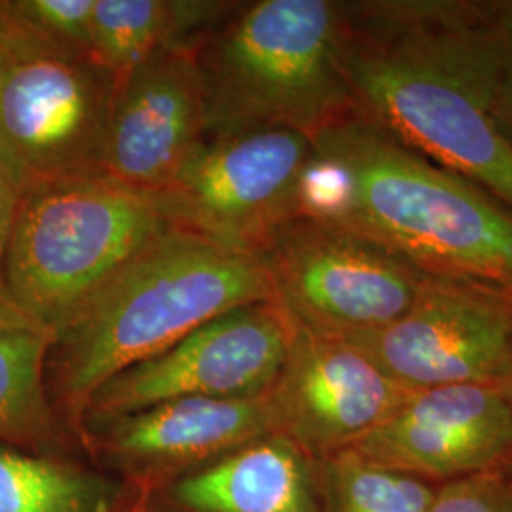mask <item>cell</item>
<instances>
[{
  "label": "cell",
  "instance_id": "obj_22",
  "mask_svg": "<svg viewBox=\"0 0 512 512\" xmlns=\"http://www.w3.org/2000/svg\"><path fill=\"white\" fill-rule=\"evenodd\" d=\"M93 2L95 0H8V6L48 37L90 55Z\"/></svg>",
  "mask_w": 512,
  "mask_h": 512
},
{
  "label": "cell",
  "instance_id": "obj_20",
  "mask_svg": "<svg viewBox=\"0 0 512 512\" xmlns=\"http://www.w3.org/2000/svg\"><path fill=\"white\" fill-rule=\"evenodd\" d=\"M353 202V181L346 165L313 147L294 190V217L342 226Z\"/></svg>",
  "mask_w": 512,
  "mask_h": 512
},
{
  "label": "cell",
  "instance_id": "obj_18",
  "mask_svg": "<svg viewBox=\"0 0 512 512\" xmlns=\"http://www.w3.org/2000/svg\"><path fill=\"white\" fill-rule=\"evenodd\" d=\"M323 512H429L437 486L344 450L315 459Z\"/></svg>",
  "mask_w": 512,
  "mask_h": 512
},
{
  "label": "cell",
  "instance_id": "obj_24",
  "mask_svg": "<svg viewBox=\"0 0 512 512\" xmlns=\"http://www.w3.org/2000/svg\"><path fill=\"white\" fill-rule=\"evenodd\" d=\"M19 194H21V186L10 175H0V294H4L6 256H8V245H10V234H12Z\"/></svg>",
  "mask_w": 512,
  "mask_h": 512
},
{
  "label": "cell",
  "instance_id": "obj_1",
  "mask_svg": "<svg viewBox=\"0 0 512 512\" xmlns=\"http://www.w3.org/2000/svg\"><path fill=\"white\" fill-rule=\"evenodd\" d=\"M495 2H342L353 112L512 209V137L495 101Z\"/></svg>",
  "mask_w": 512,
  "mask_h": 512
},
{
  "label": "cell",
  "instance_id": "obj_11",
  "mask_svg": "<svg viewBox=\"0 0 512 512\" xmlns=\"http://www.w3.org/2000/svg\"><path fill=\"white\" fill-rule=\"evenodd\" d=\"M408 391L348 342L294 321L287 361L266 401L277 435L325 459L384 423Z\"/></svg>",
  "mask_w": 512,
  "mask_h": 512
},
{
  "label": "cell",
  "instance_id": "obj_8",
  "mask_svg": "<svg viewBox=\"0 0 512 512\" xmlns=\"http://www.w3.org/2000/svg\"><path fill=\"white\" fill-rule=\"evenodd\" d=\"M258 258L291 319L334 338L395 323L425 277L372 239L302 217L285 222Z\"/></svg>",
  "mask_w": 512,
  "mask_h": 512
},
{
  "label": "cell",
  "instance_id": "obj_12",
  "mask_svg": "<svg viewBox=\"0 0 512 512\" xmlns=\"http://www.w3.org/2000/svg\"><path fill=\"white\" fill-rule=\"evenodd\" d=\"M348 450L435 486L494 469L512 459V387L408 391L384 423Z\"/></svg>",
  "mask_w": 512,
  "mask_h": 512
},
{
  "label": "cell",
  "instance_id": "obj_21",
  "mask_svg": "<svg viewBox=\"0 0 512 512\" xmlns=\"http://www.w3.org/2000/svg\"><path fill=\"white\" fill-rule=\"evenodd\" d=\"M429 512H512V459L494 469L439 484Z\"/></svg>",
  "mask_w": 512,
  "mask_h": 512
},
{
  "label": "cell",
  "instance_id": "obj_15",
  "mask_svg": "<svg viewBox=\"0 0 512 512\" xmlns=\"http://www.w3.org/2000/svg\"><path fill=\"white\" fill-rule=\"evenodd\" d=\"M173 497L192 512H323L315 459L277 433L186 476Z\"/></svg>",
  "mask_w": 512,
  "mask_h": 512
},
{
  "label": "cell",
  "instance_id": "obj_6",
  "mask_svg": "<svg viewBox=\"0 0 512 512\" xmlns=\"http://www.w3.org/2000/svg\"><path fill=\"white\" fill-rule=\"evenodd\" d=\"M114 78L0 0V160L23 188L103 175Z\"/></svg>",
  "mask_w": 512,
  "mask_h": 512
},
{
  "label": "cell",
  "instance_id": "obj_9",
  "mask_svg": "<svg viewBox=\"0 0 512 512\" xmlns=\"http://www.w3.org/2000/svg\"><path fill=\"white\" fill-rule=\"evenodd\" d=\"M294 321L277 302L245 304L101 385L84 414L109 420L184 397L258 399L287 361Z\"/></svg>",
  "mask_w": 512,
  "mask_h": 512
},
{
  "label": "cell",
  "instance_id": "obj_25",
  "mask_svg": "<svg viewBox=\"0 0 512 512\" xmlns=\"http://www.w3.org/2000/svg\"><path fill=\"white\" fill-rule=\"evenodd\" d=\"M0 175H10L12 177V173L6 169V165L2 164V160H0ZM14 179V177H12ZM16 181V179H14Z\"/></svg>",
  "mask_w": 512,
  "mask_h": 512
},
{
  "label": "cell",
  "instance_id": "obj_14",
  "mask_svg": "<svg viewBox=\"0 0 512 512\" xmlns=\"http://www.w3.org/2000/svg\"><path fill=\"white\" fill-rule=\"evenodd\" d=\"M107 423L109 444L122 456L150 463H192L230 454L272 435L274 421L264 397H184L154 404Z\"/></svg>",
  "mask_w": 512,
  "mask_h": 512
},
{
  "label": "cell",
  "instance_id": "obj_16",
  "mask_svg": "<svg viewBox=\"0 0 512 512\" xmlns=\"http://www.w3.org/2000/svg\"><path fill=\"white\" fill-rule=\"evenodd\" d=\"M238 4L203 0H95L90 55L114 84L169 46H198Z\"/></svg>",
  "mask_w": 512,
  "mask_h": 512
},
{
  "label": "cell",
  "instance_id": "obj_23",
  "mask_svg": "<svg viewBox=\"0 0 512 512\" xmlns=\"http://www.w3.org/2000/svg\"><path fill=\"white\" fill-rule=\"evenodd\" d=\"M494 44L497 112L512 137V2H495Z\"/></svg>",
  "mask_w": 512,
  "mask_h": 512
},
{
  "label": "cell",
  "instance_id": "obj_2",
  "mask_svg": "<svg viewBox=\"0 0 512 512\" xmlns=\"http://www.w3.org/2000/svg\"><path fill=\"white\" fill-rule=\"evenodd\" d=\"M275 302L258 256L165 226L55 334V387L82 416L93 393L226 311Z\"/></svg>",
  "mask_w": 512,
  "mask_h": 512
},
{
  "label": "cell",
  "instance_id": "obj_17",
  "mask_svg": "<svg viewBox=\"0 0 512 512\" xmlns=\"http://www.w3.org/2000/svg\"><path fill=\"white\" fill-rule=\"evenodd\" d=\"M55 334L0 294V439L40 442L54 433L44 370Z\"/></svg>",
  "mask_w": 512,
  "mask_h": 512
},
{
  "label": "cell",
  "instance_id": "obj_13",
  "mask_svg": "<svg viewBox=\"0 0 512 512\" xmlns=\"http://www.w3.org/2000/svg\"><path fill=\"white\" fill-rule=\"evenodd\" d=\"M207 135L196 46H169L114 84L103 175L154 194Z\"/></svg>",
  "mask_w": 512,
  "mask_h": 512
},
{
  "label": "cell",
  "instance_id": "obj_7",
  "mask_svg": "<svg viewBox=\"0 0 512 512\" xmlns=\"http://www.w3.org/2000/svg\"><path fill=\"white\" fill-rule=\"evenodd\" d=\"M310 137L279 126L207 133L171 181L150 194L165 224L219 247L260 256L294 219V190Z\"/></svg>",
  "mask_w": 512,
  "mask_h": 512
},
{
  "label": "cell",
  "instance_id": "obj_19",
  "mask_svg": "<svg viewBox=\"0 0 512 512\" xmlns=\"http://www.w3.org/2000/svg\"><path fill=\"white\" fill-rule=\"evenodd\" d=\"M105 505L90 476L0 448V512H103Z\"/></svg>",
  "mask_w": 512,
  "mask_h": 512
},
{
  "label": "cell",
  "instance_id": "obj_10",
  "mask_svg": "<svg viewBox=\"0 0 512 512\" xmlns=\"http://www.w3.org/2000/svg\"><path fill=\"white\" fill-rule=\"evenodd\" d=\"M340 340L410 391L458 384L512 387V306L467 283L425 275L403 317Z\"/></svg>",
  "mask_w": 512,
  "mask_h": 512
},
{
  "label": "cell",
  "instance_id": "obj_3",
  "mask_svg": "<svg viewBox=\"0 0 512 512\" xmlns=\"http://www.w3.org/2000/svg\"><path fill=\"white\" fill-rule=\"evenodd\" d=\"M311 143L351 175L353 202L342 228L384 245L421 274L473 285L512 306V209L505 203L355 112Z\"/></svg>",
  "mask_w": 512,
  "mask_h": 512
},
{
  "label": "cell",
  "instance_id": "obj_5",
  "mask_svg": "<svg viewBox=\"0 0 512 512\" xmlns=\"http://www.w3.org/2000/svg\"><path fill=\"white\" fill-rule=\"evenodd\" d=\"M165 226L150 194L107 175L29 183L14 215L4 293L57 334Z\"/></svg>",
  "mask_w": 512,
  "mask_h": 512
},
{
  "label": "cell",
  "instance_id": "obj_4",
  "mask_svg": "<svg viewBox=\"0 0 512 512\" xmlns=\"http://www.w3.org/2000/svg\"><path fill=\"white\" fill-rule=\"evenodd\" d=\"M196 54L207 133L279 126L313 139L353 114L342 67V2L238 4Z\"/></svg>",
  "mask_w": 512,
  "mask_h": 512
}]
</instances>
